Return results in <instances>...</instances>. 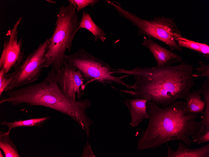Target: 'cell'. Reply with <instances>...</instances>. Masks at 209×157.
Wrapping results in <instances>:
<instances>
[{
    "label": "cell",
    "instance_id": "cell-1",
    "mask_svg": "<svg viewBox=\"0 0 209 157\" xmlns=\"http://www.w3.org/2000/svg\"><path fill=\"white\" fill-rule=\"evenodd\" d=\"M192 64L185 60L175 65L138 66L131 70L118 68L117 73L133 76L132 90H122L134 98L152 101L162 107L184 99L195 84Z\"/></svg>",
    "mask_w": 209,
    "mask_h": 157
},
{
    "label": "cell",
    "instance_id": "cell-2",
    "mask_svg": "<svg viewBox=\"0 0 209 157\" xmlns=\"http://www.w3.org/2000/svg\"><path fill=\"white\" fill-rule=\"evenodd\" d=\"M146 110L149 123L138 139L136 147L139 150L158 148L173 140L181 141L190 147L193 142L190 137L202 126L201 122L197 121V114L188 111L184 101L176 100L164 107L148 101Z\"/></svg>",
    "mask_w": 209,
    "mask_h": 157
},
{
    "label": "cell",
    "instance_id": "cell-3",
    "mask_svg": "<svg viewBox=\"0 0 209 157\" xmlns=\"http://www.w3.org/2000/svg\"><path fill=\"white\" fill-rule=\"evenodd\" d=\"M78 16L75 8L69 4L60 7L53 34L48 39L45 56L44 68L50 67L55 72L64 66L66 51L70 52L72 43L78 29Z\"/></svg>",
    "mask_w": 209,
    "mask_h": 157
},
{
    "label": "cell",
    "instance_id": "cell-4",
    "mask_svg": "<svg viewBox=\"0 0 209 157\" xmlns=\"http://www.w3.org/2000/svg\"><path fill=\"white\" fill-rule=\"evenodd\" d=\"M106 1L114 7L121 16L138 28L139 35H145L157 39L167 45L171 51L183 50L176 41L182 35L174 21V19L158 16H155L151 20L144 19L122 8L118 2Z\"/></svg>",
    "mask_w": 209,
    "mask_h": 157
},
{
    "label": "cell",
    "instance_id": "cell-5",
    "mask_svg": "<svg viewBox=\"0 0 209 157\" xmlns=\"http://www.w3.org/2000/svg\"><path fill=\"white\" fill-rule=\"evenodd\" d=\"M65 61L73 66L82 73L87 84L94 81L104 85L117 84L132 89V86L125 82L123 79L130 75L120 76L114 75L117 69L112 68L108 64L91 55L82 48L69 55H65Z\"/></svg>",
    "mask_w": 209,
    "mask_h": 157
},
{
    "label": "cell",
    "instance_id": "cell-6",
    "mask_svg": "<svg viewBox=\"0 0 209 157\" xmlns=\"http://www.w3.org/2000/svg\"><path fill=\"white\" fill-rule=\"evenodd\" d=\"M48 39V38L40 44L38 47L34 49L18 67L9 73L13 81L5 92H9L38 80L46 63L45 53Z\"/></svg>",
    "mask_w": 209,
    "mask_h": 157
},
{
    "label": "cell",
    "instance_id": "cell-7",
    "mask_svg": "<svg viewBox=\"0 0 209 157\" xmlns=\"http://www.w3.org/2000/svg\"><path fill=\"white\" fill-rule=\"evenodd\" d=\"M22 19V17L19 18L6 34L0 58V69H3L6 74L15 69L27 57L22 48V39H18V27Z\"/></svg>",
    "mask_w": 209,
    "mask_h": 157
},
{
    "label": "cell",
    "instance_id": "cell-8",
    "mask_svg": "<svg viewBox=\"0 0 209 157\" xmlns=\"http://www.w3.org/2000/svg\"><path fill=\"white\" fill-rule=\"evenodd\" d=\"M56 82L63 92L69 98L76 101L84 94L86 81L81 72L65 61L63 68L55 72Z\"/></svg>",
    "mask_w": 209,
    "mask_h": 157
},
{
    "label": "cell",
    "instance_id": "cell-9",
    "mask_svg": "<svg viewBox=\"0 0 209 157\" xmlns=\"http://www.w3.org/2000/svg\"><path fill=\"white\" fill-rule=\"evenodd\" d=\"M141 45L151 52L157 62V66H170L174 63H181L183 61L182 57L162 47L150 37H144Z\"/></svg>",
    "mask_w": 209,
    "mask_h": 157
},
{
    "label": "cell",
    "instance_id": "cell-10",
    "mask_svg": "<svg viewBox=\"0 0 209 157\" xmlns=\"http://www.w3.org/2000/svg\"><path fill=\"white\" fill-rule=\"evenodd\" d=\"M122 102L130 112L131 117L130 125L132 128L137 127L144 120L149 119V116L146 110L147 100L134 98H126Z\"/></svg>",
    "mask_w": 209,
    "mask_h": 157
},
{
    "label": "cell",
    "instance_id": "cell-11",
    "mask_svg": "<svg viewBox=\"0 0 209 157\" xmlns=\"http://www.w3.org/2000/svg\"><path fill=\"white\" fill-rule=\"evenodd\" d=\"M167 147V157H209V143L199 148L191 149L183 142L179 141L178 147L176 151Z\"/></svg>",
    "mask_w": 209,
    "mask_h": 157
},
{
    "label": "cell",
    "instance_id": "cell-12",
    "mask_svg": "<svg viewBox=\"0 0 209 157\" xmlns=\"http://www.w3.org/2000/svg\"><path fill=\"white\" fill-rule=\"evenodd\" d=\"M78 24L79 30L85 29L88 30L93 35L95 41L100 39L104 42L106 39L104 31L95 24L88 12L83 11L82 18Z\"/></svg>",
    "mask_w": 209,
    "mask_h": 157
},
{
    "label": "cell",
    "instance_id": "cell-13",
    "mask_svg": "<svg viewBox=\"0 0 209 157\" xmlns=\"http://www.w3.org/2000/svg\"><path fill=\"white\" fill-rule=\"evenodd\" d=\"M201 98L200 89L189 91L184 98L186 100V106L188 111L197 114L202 113L205 104Z\"/></svg>",
    "mask_w": 209,
    "mask_h": 157
},
{
    "label": "cell",
    "instance_id": "cell-14",
    "mask_svg": "<svg viewBox=\"0 0 209 157\" xmlns=\"http://www.w3.org/2000/svg\"><path fill=\"white\" fill-rule=\"evenodd\" d=\"M51 116L30 118L24 120L14 121L13 122L4 121L2 122L1 125L6 126L8 128V131L6 133L10 135L11 130L16 128L21 127H36L42 128L43 125L46 121L51 118Z\"/></svg>",
    "mask_w": 209,
    "mask_h": 157
},
{
    "label": "cell",
    "instance_id": "cell-15",
    "mask_svg": "<svg viewBox=\"0 0 209 157\" xmlns=\"http://www.w3.org/2000/svg\"><path fill=\"white\" fill-rule=\"evenodd\" d=\"M176 41L179 46L193 50L208 59L209 46L207 44L195 42L183 36L178 38Z\"/></svg>",
    "mask_w": 209,
    "mask_h": 157
},
{
    "label": "cell",
    "instance_id": "cell-16",
    "mask_svg": "<svg viewBox=\"0 0 209 157\" xmlns=\"http://www.w3.org/2000/svg\"><path fill=\"white\" fill-rule=\"evenodd\" d=\"M0 148L5 157H20L17 147L10 137V135L3 130L0 131Z\"/></svg>",
    "mask_w": 209,
    "mask_h": 157
},
{
    "label": "cell",
    "instance_id": "cell-17",
    "mask_svg": "<svg viewBox=\"0 0 209 157\" xmlns=\"http://www.w3.org/2000/svg\"><path fill=\"white\" fill-rule=\"evenodd\" d=\"M201 94L203 97L205 109L201 117V128L209 129V80H206L200 89Z\"/></svg>",
    "mask_w": 209,
    "mask_h": 157
},
{
    "label": "cell",
    "instance_id": "cell-18",
    "mask_svg": "<svg viewBox=\"0 0 209 157\" xmlns=\"http://www.w3.org/2000/svg\"><path fill=\"white\" fill-rule=\"evenodd\" d=\"M13 81L9 73L6 74L3 69H0V97Z\"/></svg>",
    "mask_w": 209,
    "mask_h": 157
},
{
    "label": "cell",
    "instance_id": "cell-19",
    "mask_svg": "<svg viewBox=\"0 0 209 157\" xmlns=\"http://www.w3.org/2000/svg\"><path fill=\"white\" fill-rule=\"evenodd\" d=\"M69 4L76 8V13L88 6H92L99 1L97 0H68Z\"/></svg>",
    "mask_w": 209,
    "mask_h": 157
},
{
    "label": "cell",
    "instance_id": "cell-20",
    "mask_svg": "<svg viewBox=\"0 0 209 157\" xmlns=\"http://www.w3.org/2000/svg\"><path fill=\"white\" fill-rule=\"evenodd\" d=\"M199 67L193 69L201 73L200 74H192L193 77H206L209 79V64H206L201 61H199Z\"/></svg>",
    "mask_w": 209,
    "mask_h": 157
},
{
    "label": "cell",
    "instance_id": "cell-21",
    "mask_svg": "<svg viewBox=\"0 0 209 157\" xmlns=\"http://www.w3.org/2000/svg\"><path fill=\"white\" fill-rule=\"evenodd\" d=\"M82 157H95V156L93 152L90 143L88 141L86 145H84Z\"/></svg>",
    "mask_w": 209,
    "mask_h": 157
},
{
    "label": "cell",
    "instance_id": "cell-22",
    "mask_svg": "<svg viewBox=\"0 0 209 157\" xmlns=\"http://www.w3.org/2000/svg\"><path fill=\"white\" fill-rule=\"evenodd\" d=\"M209 141V130L207 131L201 135L196 140L198 144Z\"/></svg>",
    "mask_w": 209,
    "mask_h": 157
},
{
    "label": "cell",
    "instance_id": "cell-23",
    "mask_svg": "<svg viewBox=\"0 0 209 157\" xmlns=\"http://www.w3.org/2000/svg\"><path fill=\"white\" fill-rule=\"evenodd\" d=\"M0 157H4V156L2 154V152L0 150Z\"/></svg>",
    "mask_w": 209,
    "mask_h": 157
}]
</instances>
